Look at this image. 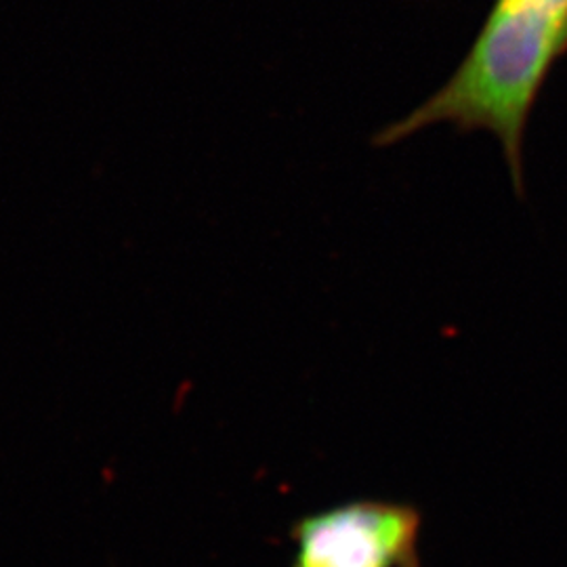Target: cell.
<instances>
[{
  "label": "cell",
  "instance_id": "cell-1",
  "mask_svg": "<svg viewBox=\"0 0 567 567\" xmlns=\"http://www.w3.org/2000/svg\"><path fill=\"white\" fill-rule=\"evenodd\" d=\"M567 53V0H496L454 76L377 135L391 145L437 122L484 128L503 143L513 185L524 189L527 118L553 65Z\"/></svg>",
  "mask_w": 567,
  "mask_h": 567
},
{
  "label": "cell",
  "instance_id": "cell-2",
  "mask_svg": "<svg viewBox=\"0 0 567 567\" xmlns=\"http://www.w3.org/2000/svg\"><path fill=\"white\" fill-rule=\"evenodd\" d=\"M421 511L360 498L297 519L292 567H419Z\"/></svg>",
  "mask_w": 567,
  "mask_h": 567
}]
</instances>
